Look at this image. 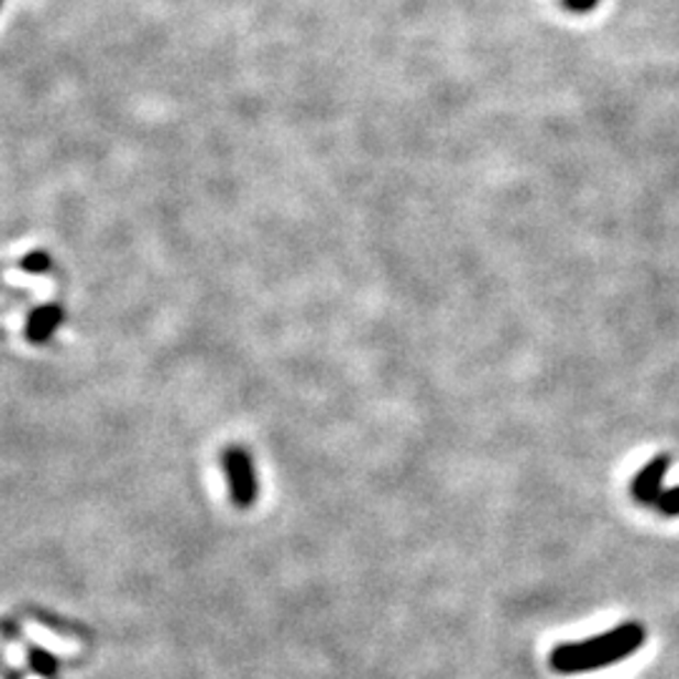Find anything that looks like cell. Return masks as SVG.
I'll list each match as a JSON object with an SVG mask.
<instances>
[{
	"label": "cell",
	"mask_w": 679,
	"mask_h": 679,
	"mask_svg": "<svg viewBox=\"0 0 679 679\" xmlns=\"http://www.w3.org/2000/svg\"><path fill=\"white\" fill-rule=\"evenodd\" d=\"M61 322H64V310L58 305H43L31 313L29 325H25V338L31 342H46L58 330Z\"/></svg>",
	"instance_id": "cell-4"
},
{
	"label": "cell",
	"mask_w": 679,
	"mask_h": 679,
	"mask_svg": "<svg viewBox=\"0 0 679 679\" xmlns=\"http://www.w3.org/2000/svg\"><path fill=\"white\" fill-rule=\"evenodd\" d=\"M642 645H645V629L639 624H622V627L599 634L594 639L557 647L551 655V667L561 675L592 672V669H602L634 655Z\"/></svg>",
	"instance_id": "cell-1"
},
{
	"label": "cell",
	"mask_w": 679,
	"mask_h": 679,
	"mask_svg": "<svg viewBox=\"0 0 679 679\" xmlns=\"http://www.w3.org/2000/svg\"><path fill=\"white\" fill-rule=\"evenodd\" d=\"M21 264H23L25 272H33V275H39V272H46L51 267V260H48L46 252H33Z\"/></svg>",
	"instance_id": "cell-7"
},
{
	"label": "cell",
	"mask_w": 679,
	"mask_h": 679,
	"mask_svg": "<svg viewBox=\"0 0 679 679\" xmlns=\"http://www.w3.org/2000/svg\"><path fill=\"white\" fill-rule=\"evenodd\" d=\"M222 466L234 506L250 508L254 504V499H258V473H254L252 456L247 453L244 448L232 446L222 453Z\"/></svg>",
	"instance_id": "cell-2"
},
{
	"label": "cell",
	"mask_w": 679,
	"mask_h": 679,
	"mask_svg": "<svg viewBox=\"0 0 679 679\" xmlns=\"http://www.w3.org/2000/svg\"><path fill=\"white\" fill-rule=\"evenodd\" d=\"M669 466H672V456L659 453L637 473V479H634L632 483V493L639 504H645V506L657 504L659 496H662V479L669 471Z\"/></svg>",
	"instance_id": "cell-3"
},
{
	"label": "cell",
	"mask_w": 679,
	"mask_h": 679,
	"mask_svg": "<svg viewBox=\"0 0 679 679\" xmlns=\"http://www.w3.org/2000/svg\"><path fill=\"white\" fill-rule=\"evenodd\" d=\"M665 516H679V486L662 491V496L655 504Z\"/></svg>",
	"instance_id": "cell-6"
},
{
	"label": "cell",
	"mask_w": 679,
	"mask_h": 679,
	"mask_svg": "<svg viewBox=\"0 0 679 679\" xmlns=\"http://www.w3.org/2000/svg\"><path fill=\"white\" fill-rule=\"evenodd\" d=\"M31 665H33L35 672L43 675V677L56 675V669H58V662L53 659V655L46 649H31Z\"/></svg>",
	"instance_id": "cell-5"
},
{
	"label": "cell",
	"mask_w": 679,
	"mask_h": 679,
	"mask_svg": "<svg viewBox=\"0 0 679 679\" xmlns=\"http://www.w3.org/2000/svg\"><path fill=\"white\" fill-rule=\"evenodd\" d=\"M563 8H569L571 13H589L599 6V0H561Z\"/></svg>",
	"instance_id": "cell-8"
}]
</instances>
